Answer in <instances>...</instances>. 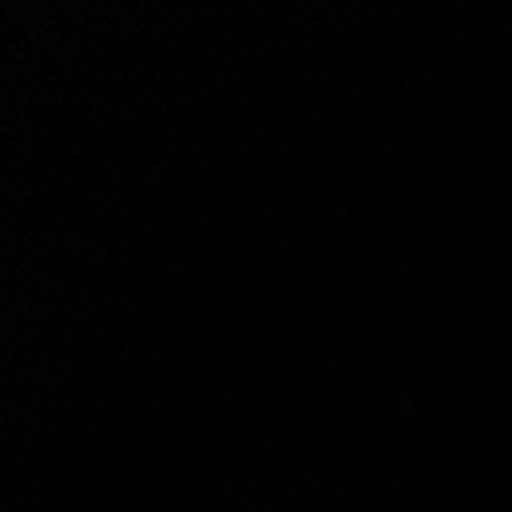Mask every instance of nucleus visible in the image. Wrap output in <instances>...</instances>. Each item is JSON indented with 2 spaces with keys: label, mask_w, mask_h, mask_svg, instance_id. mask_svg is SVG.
<instances>
[]
</instances>
